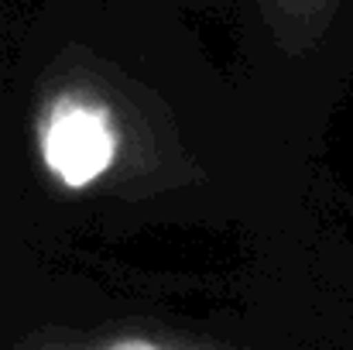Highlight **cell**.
<instances>
[{"mask_svg": "<svg viewBox=\"0 0 353 350\" xmlns=\"http://www.w3.org/2000/svg\"><path fill=\"white\" fill-rule=\"evenodd\" d=\"M114 158V134L103 114L90 107H62L45 134V162L65 186H86L107 172Z\"/></svg>", "mask_w": 353, "mask_h": 350, "instance_id": "1", "label": "cell"}, {"mask_svg": "<svg viewBox=\"0 0 353 350\" xmlns=\"http://www.w3.org/2000/svg\"><path fill=\"white\" fill-rule=\"evenodd\" d=\"M103 350H161L158 344H151V340H141V337H130V340H117V344H110V347Z\"/></svg>", "mask_w": 353, "mask_h": 350, "instance_id": "2", "label": "cell"}]
</instances>
